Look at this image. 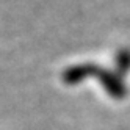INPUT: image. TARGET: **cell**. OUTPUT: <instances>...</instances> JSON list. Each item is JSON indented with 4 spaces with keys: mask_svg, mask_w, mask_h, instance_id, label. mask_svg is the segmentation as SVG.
I'll return each instance as SVG.
<instances>
[{
    "mask_svg": "<svg viewBox=\"0 0 130 130\" xmlns=\"http://www.w3.org/2000/svg\"><path fill=\"white\" fill-rule=\"evenodd\" d=\"M88 71H89V68H88V66H78V68L71 69V71L68 72V77H71L72 80H77V78H80L82 75L88 74Z\"/></svg>",
    "mask_w": 130,
    "mask_h": 130,
    "instance_id": "cell-1",
    "label": "cell"
}]
</instances>
